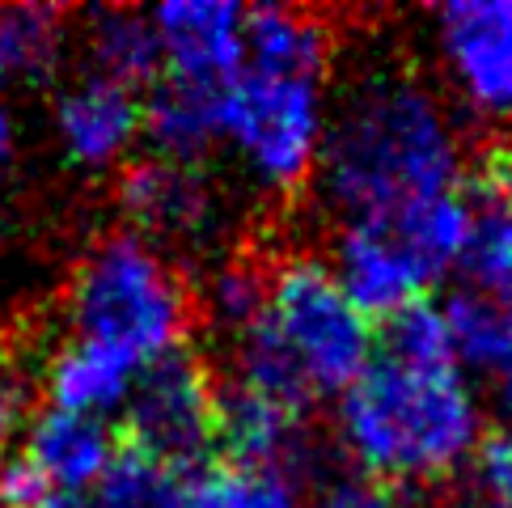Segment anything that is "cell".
Instances as JSON below:
<instances>
[{
    "label": "cell",
    "mask_w": 512,
    "mask_h": 508,
    "mask_svg": "<svg viewBox=\"0 0 512 508\" xmlns=\"http://www.w3.org/2000/svg\"><path fill=\"white\" fill-rule=\"evenodd\" d=\"M204 508H301L297 475L280 470H204Z\"/></svg>",
    "instance_id": "24"
},
{
    "label": "cell",
    "mask_w": 512,
    "mask_h": 508,
    "mask_svg": "<svg viewBox=\"0 0 512 508\" xmlns=\"http://www.w3.org/2000/svg\"><path fill=\"white\" fill-rule=\"evenodd\" d=\"M263 326L314 398H343L377 360L373 322L347 301L322 254L297 250L267 267Z\"/></svg>",
    "instance_id": "4"
},
{
    "label": "cell",
    "mask_w": 512,
    "mask_h": 508,
    "mask_svg": "<svg viewBox=\"0 0 512 508\" xmlns=\"http://www.w3.org/2000/svg\"><path fill=\"white\" fill-rule=\"evenodd\" d=\"M161 43V77L229 89L246 72V17L233 0H166L149 9Z\"/></svg>",
    "instance_id": "11"
},
{
    "label": "cell",
    "mask_w": 512,
    "mask_h": 508,
    "mask_svg": "<svg viewBox=\"0 0 512 508\" xmlns=\"http://www.w3.org/2000/svg\"><path fill=\"white\" fill-rule=\"evenodd\" d=\"M309 508H407L390 487L369 483V479H339L309 504Z\"/></svg>",
    "instance_id": "26"
},
{
    "label": "cell",
    "mask_w": 512,
    "mask_h": 508,
    "mask_svg": "<svg viewBox=\"0 0 512 508\" xmlns=\"http://www.w3.org/2000/svg\"><path fill=\"white\" fill-rule=\"evenodd\" d=\"M72 47L68 17L56 5H0V98L47 89Z\"/></svg>",
    "instance_id": "18"
},
{
    "label": "cell",
    "mask_w": 512,
    "mask_h": 508,
    "mask_svg": "<svg viewBox=\"0 0 512 508\" xmlns=\"http://www.w3.org/2000/svg\"><path fill=\"white\" fill-rule=\"evenodd\" d=\"M216 445L225 449V466L237 470H280L297 475L305 466V411L284 407L276 398L250 394L242 386L221 390L216 411Z\"/></svg>",
    "instance_id": "13"
},
{
    "label": "cell",
    "mask_w": 512,
    "mask_h": 508,
    "mask_svg": "<svg viewBox=\"0 0 512 508\" xmlns=\"http://www.w3.org/2000/svg\"><path fill=\"white\" fill-rule=\"evenodd\" d=\"M491 407H496V424H500V437L512 441V373L504 381H496V398H491Z\"/></svg>",
    "instance_id": "28"
},
{
    "label": "cell",
    "mask_w": 512,
    "mask_h": 508,
    "mask_svg": "<svg viewBox=\"0 0 512 508\" xmlns=\"http://www.w3.org/2000/svg\"><path fill=\"white\" fill-rule=\"evenodd\" d=\"M140 373L144 369L136 360H127L123 352L68 335L51 352L43 369V394H47V407H56V411L89 415V420L111 424V415L127 407Z\"/></svg>",
    "instance_id": "15"
},
{
    "label": "cell",
    "mask_w": 512,
    "mask_h": 508,
    "mask_svg": "<svg viewBox=\"0 0 512 508\" xmlns=\"http://www.w3.org/2000/svg\"><path fill=\"white\" fill-rule=\"evenodd\" d=\"M331 102L326 81L242 72L225 98V144L267 195H292L318 178Z\"/></svg>",
    "instance_id": "5"
},
{
    "label": "cell",
    "mask_w": 512,
    "mask_h": 508,
    "mask_svg": "<svg viewBox=\"0 0 512 508\" xmlns=\"http://www.w3.org/2000/svg\"><path fill=\"white\" fill-rule=\"evenodd\" d=\"M13 153H17V119H13L9 106L0 102V170L13 161Z\"/></svg>",
    "instance_id": "29"
},
{
    "label": "cell",
    "mask_w": 512,
    "mask_h": 508,
    "mask_svg": "<svg viewBox=\"0 0 512 508\" xmlns=\"http://www.w3.org/2000/svg\"><path fill=\"white\" fill-rule=\"evenodd\" d=\"M225 98L229 89L161 77L144 98V144L161 161L204 166V157L225 144Z\"/></svg>",
    "instance_id": "14"
},
{
    "label": "cell",
    "mask_w": 512,
    "mask_h": 508,
    "mask_svg": "<svg viewBox=\"0 0 512 508\" xmlns=\"http://www.w3.org/2000/svg\"><path fill=\"white\" fill-rule=\"evenodd\" d=\"M22 432H26V394L9 373H0V462L13 458L9 449L22 441Z\"/></svg>",
    "instance_id": "27"
},
{
    "label": "cell",
    "mask_w": 512,
    "mask_h": 508,
    "mask_svg": "<svg viewBox=\"0 0 512 508\" xmlns=\"http://www.w3.org/2000/svg\"><path fill=\"white\" fill-rule=\"evenodd\" d=\"M432 47L441 72L483 123L512 119V0H449L432 9Z\"/></svg>",
    "instance_id": "8"
},
{
    "label": "cell",
    "mask_w": 512,
    "mask_h": 508,
    "mask_svg": "<svg viewBox=\"0 0 512 508\" xmlns=\"http://www.w3.org/2000/svg\"><path fill=\"white\" fill-rule=\"evenodd\" d=\"M470 238L462 254L466 288L512 301V161L496 157L466 187Z\"/></svg>",
    "instance_id": "17"
},
{
    "label": "cell",
    "mask_w": 512,
    "mask_h": 508,
    "mask_svg": "<svg viewBox=\"0 0 512 508\" xmlns=\"http://www.w3.org/2000/svg\"><path fill=\"white\" fill-rule=\"evenodd\" d=\"M339 445L360 479L381 487L445 483L483 449V398L457 365L377 356L339 398Z\"/></svg>",
    "instance_id": "2"
},
{
    "label": "cell",
    "mask_w": 512,
    "mask_h": 508,
    "mask_svg": "<svg viewBox=\"0 0 512 508\" xmlns=\"http://www.w3.org/2000/svg\"><path fill=\"white\" fill-rule=\"evenodd\" d=\"M81 47L89 72L106 81H119L127 89L161 81V43L149 9H94L81 26Z\"/></svg>",
    "instance_id": "19"
},
{
    "label": "cell",
    "mask_w": 512,
    "mask_h": 508,
    "mask_svg": "<svg viewBox=\"0 0 512 508\" xmlns=\"http://www.w3.org/2000/svg\"><path fill=\"white\" fill-rule=\"evenodd\" d=\"M64 305L72 339L115 348L140 369L182 352L195 322L187 276L132 229L106 233L81 254Z\"/></svg>",
    "instance_id": "3"
},
{
    "label": "cell",
    "mask_w": 512,
    "mask_h": 508,
    "mask_svg": "<svg viewBox=\"0 0 512 508\" xmlns=\"http://www.w3.org/2000/svg\"><path fill=\"white\" fill-rule=\"evenodd\" d=\"M89 508H204V466L182 470L127 445L94 487Z\"/></svg>",
    "instance_id": "21"
},
{
    "label": "cell",
    "mask_w": 512,
    "mask_h": 508,
    "mask_svg": "<svg viewBox=\"0 0 512 508\" xmlns=\"http://www.w3.org/2000/svg\"><path fill=\"white\" fill-rule=\"evenodd\" d=\"M466 144L449 102L402 64H369L331 106L318 191L343 221H381L462 191Z\"/></svg>",
    "instance_id": "1"
},
{
    "label": "cell",
    "mask_w": 512,
    "mask_h": 508,
    "mask_svg": "<svg viewBox=\"0 0 512 508\" xmlns=\"http://www.w3.org/2000/svg\"><path fill=\"white\" fill-rule=\"evenodd\" d=\"M331 271L347 301L369 318L390 322L415 301H428L424 293L436 284V276L424 267V259L402 238V229L381 216V221H343L331 246Z\"/></svg>",
    "instance_id": "9"
},
{
    "label": "cell",
    "mask_w": 512,
    "mask_h": 508,
    "mask_svg": "<svg viewBox=\"0 0 512 508\" xmlns=\"http://www.w3.org/2000/svg\"><path fill=\"white\" fill-rule=\"evenodd\" d=\"M119 212L127 216V229L166 250L170 259L174 254L208 259L229 229V204L204 166H178L161 157L132 161L123 170Z\"/></svg>",
    "instance_id": "7"
},
{
    "label": "cell",
    "mask_w": 512,
    "mask_h": 508,
    "mask_svg": "<svg viewBox=\"0 0 512 508\" xmlns=\"http://www.w3.org/2000/svg\"><path fill=\"white\" fill-rule=\"evenodd\" d=\"M445 322L462 373L496 381L512 373V301L479 293V288H457L445 301Z\"/></svg>",
    "instance_id": "20"
},
{
    "label": "cell",
    "mask_w": 512,
    "mask_h": 508,
    "mask_svg": "<svg viewBox=\"0 0 512 508\" xmlns=\"http://www.w3.org/2000/svg\"><path fill=\"white\" fill-rule=\"evenodd\" d=\"M0 508H13V504H5V500H0Z\"/></svg>",
    "instance_id": "30"
},
{
    "label": "cell",
    "mask_w": 512,
    "mask_h": 508,
    "mask_svg": "<svg viewBox=\"0 0 512 508\" xmlns=\"http://www.w3.org/2000/svg\"><path fill=\"white\" fill-rule=\"evenodd\" d=\"M51 132L60 153L81 170L127 166L144 140V98L140 89L81 72L51 98Z\"/></svg>",
    "instance_id": "10"
},
{
    "label": "cell",
    "mask_w": 512,
    "mask_h": 508,
    "mask_svg": "<svg viewBox=\"0 0 512 508\" xmlns=\"http://www.w3.org/2000/svg\"><path fill=\"white\" fill-rule=\"evenodd\" d=\"M216 411H221V386L204 360L182 348L140 373L123 407L132 437L127 445L157 462L199 470L204 453L216 445Z\"/></svg>",
    "instance_id": "6"
},
{
    "label": "cell",
    "mask_w": 512,
    "mask_h": 508,
    "mask_svg": "<svg viewBox=\"0 0 512 508\" xmlns=\"http://www.w3.org/2000/svg\"><path fill=\"white\" fill-rule=\"evenodd\" d=\"M335 64V26L314 9L263 5L246 17V72L326 81Z\"/></svg>",
    "instance_id": "16"
},
{
    "label": "cell",
    "mask_w": 512,
    "mask_h": 508,
    "mask_svg": "<svg viewBox=\"0 0 512 508\" xmlns=\"http://www.w3.org/2000/svg\"><path fill=\"white\" fill-rule=\"evenodd\" d=\"M17 458L43 479L51 496H94L119 458V441L106 420L43 407L26 420Z\"/></svg>",
    "instance_id": "12"
},
{
    "label": "cell",
    "mask_w": 512,
    "mask_h": 508,
    "mask_svg": "<svg viewBox=\"0 0 512 508\" xmlns=\"http://www.w3.org/2000/svg\"><path fill=\"white\" fill-rule=\"evenodd\" d=\"M204 314L229 343L254 331L267 318V267L250 259L221 263L204 284Z\"/></svg>",
    "instance_id": "22"
},
{
    "label": "cell",
    "mask_w": 512,
    "mask_h": 508,
    "mask_svg": "<svg viewBox=\"0 0 512 508\" xmlns=\"http://www.w3.org/2000/svg\"><path fill=\"white\" fill-rule=\"evenodd\" d=\"M474 492L483 508H512V441L491 437L474 458Z\"/></svg>",
    "instance_id": "25"
},
{
    "label": "cell",
    "mask_w": 512,
    "mask_h": 508,
    "mask_svg": "<svg viewBox=\"0 0 512 508\" xmlns=\"http://www.w3.org/2000/svg\"><path fill=\"white\" fill-rule=\"evenodd\" d=\"M377 356H390L398 365H457L453 360V339L445 322V305L436 301H415L402 314H394L377 335Z\"/></svg>",
    "instance_id": "23"
}]
</instances>
